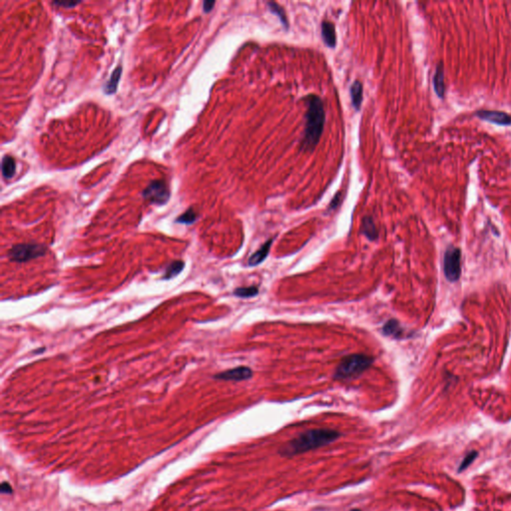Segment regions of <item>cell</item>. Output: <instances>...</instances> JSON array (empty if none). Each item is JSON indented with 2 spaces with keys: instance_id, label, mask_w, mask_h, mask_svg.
Wrapping results in <instances>:
<instances>
[{
  "instance_id": "obj_6",
  "label": "cell",
  "mask_w": 511,
  "mask_h": 511,
  "mask_svg": "<svg viewBox=\"0 0 511 511\" xmlns=\"http://www.w3.org/2000/svg\"><path fill=\"white\" fill-rule=\"evenodd\" d=\"M461 254L460 250L455 247H449L445 255V274L449 282H456L461 273L460 268Z\"/></svg>"
},
{
  "instance_id": "obj_14",
  "label": "cell",
  "mask_w": 511,
  "mask_h": 511,
  "mask_svg": "<svg viewBox=\"0 0 511 511\" xmlns=\"http://www.w3.org/2000/svg\"><path fill=\"white\" fill-rule=\"evenodd\" d=\"M362 233L363 235L366 236L368 239H370L371 241H374L378 238V230H377V227L375 225V222L373 220V218L371 217H366L363 218L362 220Z\"/></svg>"
},
{
  "instance_id": "obj_20",
  "label": "cell",
  "mask_w": 511,
  "mask_h": 511,
  "mask_svg": "<svg viewBox=\"0 0 511 511\" xmlns=\"http://www.w3.org/2000/svg\"><path fill=\"white\" fill-rule=\"evenodd\" d=\"M197 219V214L196 212L194 211L193 208H190L188 209L184 214H182L178 219H177V222L178 223H181V224H192L196 221Z\"/></svg>"
},
{
  "instance_id": "obj_13",
  "label": "cell",
  "mask_w": 511,
  "mask_h": 511,
  "mask_svg": "<svg viewBox=\"0 0 511 511\" xmlns=\"http://www.w3.org/2000/svg\"><path fill=\"white\" fill-rule=\"evenodd\" d=\"M121 74H122V66H118L112 72V75L110 76V78H109L108 82L104 86V90H105L106 94H113V93L116 92L117 87H118V83H119V80H120V77H121Z\"/></svg>"
},
{
  "instance_id": "obj_23",
  "label": "cell",
  "mask_w": 511,
  "mask_h": 511,
  "mask_svg": "<svg viewBox=\"0 0 511 511\" xmlns=\"http://www.w3.org/2000/svg\"><path fill=\"white\" fill-rule=\"evenodd\" d=\"M215 5V1H205L204 4H203V8H204V11L207 13V12H210L213 7Z\"/></svg>"
},
{
  "instance_id": "obj_9",
  "label": "cell",
  "mask_w": 511,
  "mask_h": 511,
  "mask_svg": "<svg viewBox=\"0 0 511 511\" xmlns=\"http://www.w3.org/2000/svg\"><path fill=\"white\" fill-rule=\"evenodd\" d=\"M321 36L324 43L330 47L334 48L337 43V35H336V28L335 25L330 21H322L321 22Z\"/></svg>"
},
{
  "instance_id": "obj_22",
  "label": "cell",
  "mask_w": 511,
  "mask_h": 511,
  "mask_svg": "<svg viewBox=\"0 0 511 511\" xmlns=\"http://www.w3.org/2000/svg\"><path fill=\"white\" fill-rule=\"evenodd\" d=\"M341 200H342V193L339 192V193L335 196V198L333 199V201H332V203H331V205H330V209H336V208L339 206Z\"/></svg>"
},
{
  "instance_id": "obj_5",
  "label": "cell",
  "mask_w": 511,
  "mask_h": 511,
  "mask_svg": "<svg viewBox=\"0 0 511 511\" xmlns=\"http://www.w3.org/2000/svg\"><path fill=\"white\" fill-rule=\"evenodd\" d=\"M143 197L156 205H164L169 201L170 192L166 182L163 180L152 181L148 187L143 191Z\"/></svg>"
},
{
  "instance_id": "obj_19",
  "label": "cell",
  "mask_w": 511,
  "mask_h": 511,
  "mask_svg": "<svg viewBox=\"0 0 511 511\" xmlns=\"http://www.w3.org/2000/svg\"><path fill=\"white\" fill-rule=\"evenodd\" d=\"M268 6H269V9L274 13L276 14L282 21L283 25L287 28V25H288V22H287V15L285 13V10L284 8H282L279 4H277L276 2H269L268 3Z\"/></svg>"
},
{
  "instance_id": "obj_17",
  "label": "cell",
  "mask_w": 511,
  "mask_h": 511,
  "mask_svg": "<svg viewBox=\"0 0 511 511\" xmlns=\"http://www.w3.org/2000/svg\"><path fill=\"white\" fill-rule=\"evenodd\" d=\"M184 268V263L182 261H174L167 268L164 273V279L170 280L179 275Z\"/></svg>"
},
{
  "instance_id": "obj_2",
  "label": "cell",
  "mask_w": 511,
  "mask_h": 511,
  "mask_svg": "<svg viewBox=\"0 0 511 511\" xmlns=\"http://www.w3.org/2000/svg\"><path fill=\"white\" fill-rule=\"evenodd\" d=\"M308 110L306 113V127L302 148L305 151H313L321 137L325 112L322 100L317 95H310L307 97Z\"/></svg>"
},
{
  "instance_id": "obj_11",
  "label": "cell",
  "mask_w": 511,
  "mask_h": 511,
  "mask_svg": "<svg viewBox=\"0 0 511 511\" xmlns=\"http://www.w3.org/2000/svg\"><path fill=\"white\" fill-rule=\"evenodd\" d=\"M433 87L437 96L444 98L446 93V84H445V73L443 64H439L436 67L435 74L433 77Z\"/></svg>"
},
{
  "instance_id": "obj_3",
  "label": "cell",
  "mask_w": 511,
  "mask_h": 511,
  "mask_svg": "<svg viewBox=\"0 0 511 511\" xmlns=\"http://www.w3.org/2000/svg\"><path fill=\"white\" fill-rule=\"evenodd\" d=\"M373 362L374 357L371 355L362 353L347 355L338 366L335 373V379L347 380L355 378L371 368Z\"/></svg>"
},
{
  "instance_id": "obj_18",
  "label": "cell",
  "mask_w": 511,
  "mask_h": 511,
  "mask_svg": "<svg viewBox=\"0 0 511 511\" xmlns=\"http://www.w3.org/2000/svg\"><path fill=\"white\" fill-rule=\"evenodd\" d=\"M235 296L239 297V298H252V297H255L257 296L259 294V289L257 287H238L235 289L234 291Z\"/></svg>"
},
{
  "instance_id": "obj_10",
  "label": "cell",
  "mask_w": 511,
  "mask_h": 511,
  "mask_svg": "<svg viewBox=\"0 0 511 511\" xmlns=\"http://www.w3.org/2000/svg\"><path fill=\"white\" fill-rule=\"evenodd\" d=\"M272 243H273V239H270L259 250L256 251L249 259V262H248L249 266L255 267V266H258L261 263H263L270 253Z\"/></svg>"
},
{
  "instance_id": "obj_16",
  "label": "cell",
  "mask_w": 511,
  "mask_h": 511,
  "mask_svg": "<svg viewBox=\"0 0 511 511\" xmlns=\"http://www.w3.org/2000/svg\"><path fill=\"white\" fill-rule=\"evenodd\" d=\"M1 168H2V175H3V177L6 178V179H11L14 176L15 171H16L15 160L13 159V157L8 156V155L4 156L2 158Z\"/></svg>"
},
{
  "instance_id": "obj_8",
  "label": "cell",
  "mask_w": 511,
  "mask_h": 511,
  "mask_svg": "<svg viewBox=\"0 0 511 511\" xmlns=\"http://www.w3.org/2000/svg\"><path fill=\"white\" fill-rule=\"evenodd\" d=\"M477 115L487 122L499 125V126H509L511 125V116L505 112L501 111H490V110H480L477 112Z\"/></svg>"
},
{
  "instance_id": "obj_24",
  "label": "cell",
  "mask_w": 511,
  "mask_h": 511,
  "mask_svg": "<svg viewBox=\"0 0 511 511\" xmlns=\"http://www.w3.org/2000/svg\"><path fill=\"white\" fill-rule=\"evenodd\" d=\"M55 5H58V6H64V7H73V6H76L78 4V2H54Z\"/></svg>"
},
{
  "instance_id": "obj_1",
  "label": "cell",
  "mask_w": 511,
  "mask_h": 511,
  "mask_svg": "<svg viewBox=\"0 0 511 511\" xmlns=\"http://www.w3.org/2000/svg\"><path fill=\"white\" fill-rule=\"evenodd\" d=\"M340 436V432L330 428L310 429L300 433L295 439L281 447L280 454L286 457L302 454L330 445L336 442Z\"/></svg>"
},
{
  "instance_id": "obj_4",
  "label": "cell",
  "mask_w": 511,
  "mask_h": 511,
  "mask_svg": "<svg viewBox=\"0 0 511 511\" xmlns=\"http://www.w3.org/2000/svg\"><path fill=\"white\" fill-rule=\"evenodd\" d=\"M47 253V248L41 244H17L14 245L7 253L11 262L25 263L30 260L43 257Z\"/></svg>"
},
{
  "instance_id": "obj_15",
  "label": "cell",
  "mask_w": 511,
  "mask_h": 511,
  "mask_svg": "<svg viewBox=\"0 0 511 511\" xmlns=\"http://www.w3.org/2000/svg\"><path fill=\"white\" fill-rule=\"evenodd\" d=\"M351 98L353 107L359 110L362 102V84L359 81H354L351 86Z\"/></svg>"
},
{
  "instance_id": "obj_21",
  "label": "cell",
  "mask_w": 511,
  "mask_h": 511,
  "mask_svg": "<svg viewBox=\"0 0 511 511\" xmlns=\"http://www.w3.org/2000/svg\"><path fill=\"white\" fill-rule=\"evenodd\" d=\"M477 456H478V452H477V451H472V452L468 453V454L465 456V458L463 459V461L461 462L460 467H459L458 470L461 471V470L465 469V468H466V467H467V466H468V465H469V464H470L474 459L477 458Z\"/></svg>"
},
{
  "instance_id": "obj_7",
  "label": "cell",
  "mask_w": 511,
  "mask_h": 511,
  "mask_svg": "<svg viewBox=\"0 0 511 511\" xmlns=\"http://www.w3.org/2000/svg\"><path fill=\"white\" fill-rule=\"evenodd\" d=\"M253 376V371L248 367H238L235 369L228 370L221 374L216 375L214 378L221 381H232V382H242L251 379Z\"/></svg>"
},
{
  "instance_id": "obj_12",
  "label": "cell",
  "mask_w": 511,
  "mask_h": 511,
  "mask_svg": "<svg viewBox=\"0 0 511 511\" xmlns=\"http://www.w3.org/2000/svg\"><path fill=\"white\" fill-rule=\"evenodd\" d=\"M383 333L388 337L400 338L401 335L404 334V330L401 328V326L397 320L389 319L384 323V325L383 327Z\"/></svg>"
}]
</instances>
